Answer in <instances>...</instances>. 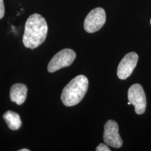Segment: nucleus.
I'll return each instance as SVG.
<instances>
[{"instance_id":"8","label":"nucleus","mask_w":151,"mask_h":151,"mask_svg":"<svg viewBox=\"0 0 151 151\" xmlns=\"http://www.w3.org/2000/svg\"><path fill=\"white\" fill-rule=\"evenodd\" d=\"M27 88L22 83L13 85L10 90V98L13 102L18 105H21L24 102L27 98Z\"/></svg>"},{"instance_id":"6","label":"nucleus","mask_w":151,"mask_h":151,"mask_svg":"<svg viewBox=\"0 0 151 151\" xmlns=\"http://www.w3.org/2000/svg\"><path fill=\"white\" fill-rule=\"evenodd\" d=\"M104 141L109 146L119 148L122 146V140L119 134L118 124L116 121L109 120L104 124Z\"/></svg>"},{"instance_id":"5","label":"nucleus","mask_w":151,"mask_h":151,"mask_svg":"<svg viewBox=\"0 0 151 151\" xmlns=\"http://www.w3.org/2000/svg\"><path fill=\"white\" fill-rule=\"evenodd\" d=\"M106 13L104 9L101 7L94 9L88 16L84 21V29L87 32L94 33L99 31L106 22Z\"/></svg>"},{"instance_id":"13","label":"nucleus","mask_w":151,"mask_h":151,"mask_svg":"<svg viewBox=\"0 0 151 151\" xmlns=\"http://www.w3.org/2000/svg\"><path fill=\"white\" fill-rule=\"evenodd\" d=\"M150 24H151V19H150Z\"/></svg>"},{"instance_id":"4","label":"nucleus","mask_w":151,"mask_h":151,"mask_svg":"<svg viewBox=\"0 0 151 151\" xmlns=\"http://www.w3.org/2000/svg\"><path fill=\"white\" fill-rule=\"evenodd\" d=\"M127 97L131 104L134 106L138 115L144 113L146 108V97L143 87L140 84H134L128 90Z\"/></svg>"},{"instance_id":"3","label":"nucleus","mask_w":151,"mask_h":151,"mask_svg":"<svg viewBox=\"0 0 151 151\" xmlns=\"http://www.w3.org/2000/svg\"><path fill=\"white\" fill-rule=\"evenodd\" d=\"M76 57V54L73 50L69 48L62 49L52 57L48 65V71L52 73L60 70L64 67L70 66Z\"/></svg>"},{"instance_id":"10","label":"nucleus","mask_w":151,"mask_h":151,"mask_svg":"<svg viewBox=\"0 0 151 151\" xmlns=\"http://www.w3.org/2000/svg\"><path fill=\"white\" fill-rule=\"evenodd\" d=\"M97 151H111V149L109 148L108 145L104 144V143H100L97 148H96Z\"/></svg>"},{"instance_id":"1","label":"nucleus","mask_w":151,"mask_h":151,"mask_svg":"<svg viewBox=\"0 0 151 151\" xmlns=\"http://www.w3.org/2000/svg\"><path fill=\"white\" fill-rule=\"evenodd\" d=\"M48 33V24L43 16L35 14L30 16L24 26L22 42L26 48L35 49L46 40Z\"/></svg>"},{"instance_id":"12","label":"nucleus","mask_w":151,"mask_h":151,"mask_svg":"<svg viewBox=\"0 0 151 151\" xmlns=\"http://www.w3.org/2000/svg\"><path fill=\"white\" fill-rule=\"evenodd\" d=\"M19 151H29V150L27 148H24V149H20V150H19Z\"/></svg>"},{"instance_id":"11","label":"nucleus","mask_w":151,"mask_h":151,"mask_svg":"<svg viewBox=\"0 0 151 151\" xmlns=\"http://www.w3.org/2000/svg\"><path fill=\"white\" fill-rule=\"evenodd\" d=\"M5 9H4V4L3 0H0V19H1L4 16Z\"/></svg>"},{"instance_id":"2","label":"nucleus","mask_w":151,"mask_h":151,"mask_svg":"<svg viewBox=\"0 0 151 151\" xmlns=\"http://www.w3.org/2000/svg\"><path fill=\"white\" fill-rule=\"evenodd\" d=\"M88 89V79L84 75H78L64 88L61 94L62 103L73 106L81 102Z\"/></svg>"},{"instance_id":"7","label":"nucleus","mask_w":151,"mask_h":151,"mask_svg":"<svg viewBox=\"0 0 151 151\" xmlns=\"http://www.w3.org/2000/svg\"><path fill=\"white\" fill-rule=\"evenodd\" d=\"M139 55L134 52L125 55L118 67L117 75L121 80H125L129 77L137 66Z\"/></svg>"},{"instance_id":"9","label":"nucleus","mask_w":151,"mask_h":151,"mask_svg":"<svg viewBox=\"0 0 151 151\" xmlns=\"http://www.w3.org/2000/svg\"><path fill=\"white\" fill-rule=\"evenodd\" d=\"M3 118L8 127L12 130H18L21 127L22 122L18 113L14 111H8L3 115Z\"/></svg>"}]
</instances>
